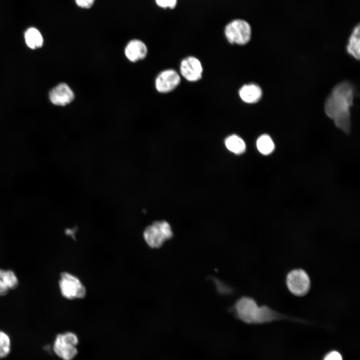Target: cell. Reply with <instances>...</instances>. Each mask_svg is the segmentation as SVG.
Wrapping results in <instances>:
<instances>
[{"label":"cell","instance_id":"6da1fadb","mask_svg":"<svg viewBox=\"0 0 360 360\" xmlns=\"http://www.w3.org/2000/svg\"><path fill=\"white\" fill-rule=\"evenodd\" d=\"M236 316L248 324H262L282 320L306 324L312 322L306 320L282 314L269 306H258L253 298L243 296L235 304Z\"/></svg>","mask_w":360,"mask_h":360},{"label":"cell","instance_id":"7a4b0ae2","mask_svg":"<svg viewBox=\"0 0 360 360\" xmlns=\"http://www.w3.org/2000/svg\"><path fill=\"white\" fill-rule=\"evenodd\" d=\"M354 90L348 82L337 84L324 103L326 116L334 120L336 126L348 134L350 130V108L353 104Z\"/></svg>","mask_w":360,"mask_h":360},{"label":"cell","instance_id":"3957f363","mask_svg":"<svg viewBox=\"0 0 360 360\" xmlns=\"http://www.w3.org/2000/svg\"><path fill=\"white\" fill-rule=\"evenodd\" d=\"M58 284L61 295L66 300L82 299L86 295V288L80 280L69 272L60 273Z\"/></svg>","mask_w":360,"mask_h":360},{"label":"cell","instance_id":"277c9868","mask_svg":"<svg viewBox=\"0 0 360 360\" xmlns=\"http://www.w3.org/2000/svg\"><path fill=\"white\" fill-rule=\"evenodd\" d=\"M172 236L170 224L166 221H156L148 226L143 232V238L150 248L161 247L164 242Z\"/></svg>","mask_w":360,"mask_h":360},{"label":"cell","instance_id":"5b68a950","mask_svg":"<svg viewBox=\"0 0 360 360\" xmlns=\"http://www.w3.org/2000/svg\"><path fill=\"white\" fill-rule=\"evenodd\" d=\"M286 284L288 291L294 296H306L311 288V281L308 272L302 268L290 270L286 277Z\"/></svg>","mask_w":360,"mask_h":360},{"label":"cell","instance_id":"8992f818","mask_svg":"<svg viewBox=\"0 0 360 360\" xmlns=\"http://www.w3.org/2000/svg\"><path fill=\"white\" fill-rule=\"evenodd\" d=\"M78 338L74 333L68 332L56 336L53 350L57 356L63 360H72L78 354L76 347Z\"/></svg>","mask_w":360,"mask_h":360},{"label":"cell","instance_id":"52a82bcc","mask_svg":"<svg viewBox=\"0 0 360 360\" xmlns=\"http://www.w3.org/2000/svg\"><path fill=\"white\" fill-rule=\"evenodd\" d=\"M224 34L230 43L244 45L250 40L252 29L247 22L242 20H234L226 26Z\"/></svg>","mask_w":360,"mask_h":360},{"label":"cell","instance_id":"ba28073f","mask_svg":"<svg viewBox=\"0 0 360 360\" xmlns=\"http://www.w3.org/2000/svg\"><path fill=\"white\" fill-rule=\"evenodd\" d=\"M180 82L178 74L172 69H168L158 74L155 80V86L159 92L166 93L176 88Z\"/></svg>","mask_w":360,"mask_h":360},{"label":"cell","instance_id":"9c48e42d","mask_svg":"<svg viewBox=\"0 0 360 360\" xmlns=\"http://www.w3.org/2000/svg\"><path fill=\"white\" fill-rule=\"evenodd\" d=\"M202 71L200 62L194 56H188L180 62V74L188 81L194 82L200 80L202 76Z\"/></svg>","mask_w":360,"mask_h":360},{"label":"cell","instance_id":"30bf717a","mask_svg":"<svg viewBox=\"0 0 360 360\" xmlns=\"http://www.w3.org/2000/svg\"><path fill=\"white\" fill-rule=\"evenodd\" d=\"M49 97L53 104L64 106L70 103L74 100V94L67 84L61 83L50 90Z\"/></svg>","mask_w":360,"mask_h":360},{"label":"cell","instance_id":"8fae6325","mask_svg":"<svg viewBox=\"0 0 360 360\" xmlns=\"http://www.w3.org/2000/svg\"><path fill=\"white\" fill-rule=\"evenodd\" d=\"M148 53V48L145 44L140 40H130L126 45L124 54L126 58L132 62H136L144 59Z\"/></svg>","mask_w":360,"mask_h":360},{"label":"cell","instance_id":"7c38bea8","mask_svg":"<svg viewBox=\"0 0 360 360\" xmlns=\"http://www.w3.org/2000/svg\"><path fill=\"white\" fill-rule=\"evenodd\" d=\"M238 94L241 100L244 102L254 104L260 99L262 90L258 85L249 84L242 86L238 91Z\"/></svg>","mask_w":360,"mask_h":360},{"label":"cell","instance_id":"4fadbf2b","mask_svg":"<svg viewBox=\"0 0 360 360\" xmlns=\"http://www.w3.org/2000/svg\"><path fill=\"white\" fill-rule=\"evenodd\" d=\"M360 25L354 29L346 46L347 52L357 60L360 58Z\"/></svg>","mask_w":360,"mask_h":360},{"label":"cell","instance_id":"5bb4252c","mask_svg":"<svg viewBox=\"0 0 360 360\" xmlns=\"http://www.w3.org/2000/svg\"><path fill=\"white\" fill-rule=\"evenodd\" d=\"M24 38L27 46L32 49L40 48L43 44L40 32L34 28H29L26 31Z\"/></svg>","mask_w":360,"mask_h":360},{"label":"cell","instance_id":"9a60e30c","mask_svg":"<svg viewBox=\"0 0 360 360\" xmlns=\"http://www.w3.org/2000/svg\"><path fill=\"white\" fill-rule=\"evenodd\" d=\"M225 144L229 150L238 154L244 152L246 148L244 140L236 134L228 136L225 140Z\"/></svg>","mask_w":360,"mask_h":360},{"label":"cell","instance_id":"2e32d148","mask_svg":"<svg viewBox=\"0 0 360 360\" xmlns=\"http://www.w3.org/2000/svg\"><path fill=\"white\" fill-rule=\"evenodd\" d=\"M256 144L259 152L265 156L272 154L274 149V144L272 138L266 134L260 136L257 139Z\"/></svg>","mask_w":360,"mask_h":360},{"label":"cell","instance_id":"e0dca14e","mask_svg":"<svg viewBox=\"0 0 360 360\" xmlns=\"http://www.w3.org/2000/svg\"><path fill=\"white\" fill-rule=\"evenodd\" d=\"M0 279L10 290L16 288L19 284L17 275L12 270L0 268Z\"/></svg>","mask_w":360,"mask_h":360},{"label":"cell","instance_id":"ac0fdd59","mask_svg":"<svg viewBox=\"0 0 360 360\" xmlns=\"http://www.w3.org/2000/svg\"><path fill=\"white\" fill-rule=\"evenodd\" d=\"M10 350V338L5 332L0 330V358L7 356Z\"/></svg>","mask_w":360,"mask_h":360},{"label":"cell","instance_id":"d6986e66","mask_svg":"<svg viewBox=\"0 0 360 360\" xmlns=\"http://www.w3.org/2000/svg\"><path fill=\"white\" fill-rule=\"evenodd\" d=\"M322 360H343V358L340 352L332 350L324 354Z\"/></svg>","mask_w":360,"mask_h":360},{"label":"cell","instance_id":"ffe728a7","mask_svg":"<svg viewBox=\"0 0 360 360\" xmlns=\"http://www.w3.org/2000/svg\"><path fill=\"white\" fill-rule=\"evenodd\" d=\"M156 4L162 8H174L177 2V0H155Z\"/></svg>","mask_w":360,"mask_h":360},{"label":"cell","instance_id":"44dd1931","mask_svg":"<svg viewBox=\"0 0 360 360\" xmlns=\"http://www.w3.org/2000/svg\"><path fill=\"white\" fill-rule=\"evenodd\" d=\"M74 2L79 8L88 9L93 6L95 0H74Z\"/></svg>","mask_w":360,"mask_h":360}]
</instances>
